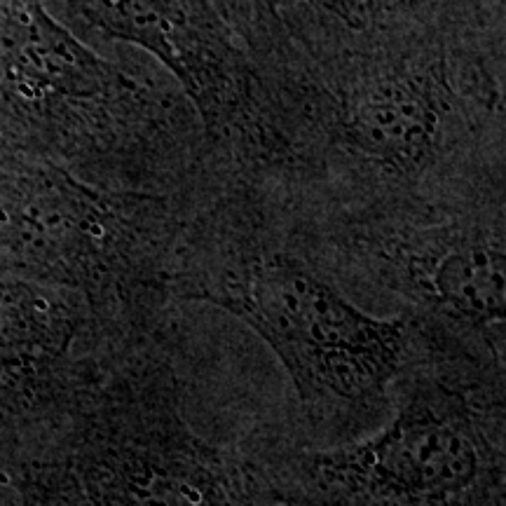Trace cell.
Masks as SVG:
<instances>
[{
    "label": "cell",
    "mask_w": 506,
    "mask_h": 506,
    "mask_svg": "<svg viewBox=\"0 0 506 506\" xmlns=\"http://www.w3.org/2000/svg\"><path fill=\"white\" fill-rule=\"evenodd\" d=\"M506 42L417 38L274 87L288 200L326 211L506 202Z\"/></svg>",
    "instance_id": "obj_1"
},
{
    "label": "cell",
    "mask_w": 506,
    "mask_h": 506,
    "mask_svg": "<svg viewBox=\"0 0 506 506\" xmlns=\"http://www.w3.org/2000/svg\"><path fill=\"white\" fill-rule=\"evenodd\" d=\"M0 125L103 188L200 200L228 176L157 61L87 50L35 0H0Z\"/></svg>",
    "instance_id": "obj_4"
},
{
    "label": "cell",
    "mask_w": 506,
    "mask_h": 506,
    "mask_svg": "<svg viewBox=\"0 0 506 506\" xmlns=\"http://www.w3.org/2000/svg\"><path fill=\"white\" fill-rule=\"evenodd\" d=\"M195 202L12 159L0 167V263L80 293L113 328L167 326L169 255Z\"/></svg>",
    "instance_id": "obj_5"
},
{
    "label": "cell",
    "mask_w": 506,
    "mask_h": 506,
    "mask_svg": "<svg viewBox=\"0 0 506 506\" xmlns=\"http://www.w3.org/2000/svg\"><path fill=\"white\" fill-rule=\"evenodd\" d=\"M174 303L239 319L279 358L303 438L340 443L391 412L415 330L410 309L373 314L316 260L272 183L232 174L195 202L167 265Z\"/></svg>",
    "instance_id": "obj_2"
},
{
    "label": "cell",
    "mask_w": 506,
    "mask_h": 506,
    "mask_svg": "<svg viewBox=\"0 0 506 506\" xmlns=\"http://www.w3.org/2000/svg\"><path fill=\"white\" fill-rule=\"evenodd\" d=\"M234 35L242 40L265 84L279 82L300 66L284 21L274 7V0H211Z\"/></svg>",
    "instance_id": "obj_10"
},
{
    "label": "cell",
    "mask_w": 506,
    "mask_h": 506,
    "mask_svg": "<svg viewBox=\"0 0 506 506\" xmlns=\"http://www.w3.org/2000/svg\"><path fill=\"white\" fill-rule=\"evenodd\" d=\"M303 63L417 38L506 42V0H274Z\"/></svg>",
    "instance_id": "obj_9"
},
{
    "label": "cell",
    "mask_w": 506,
    "mask_h": 506,
    "mask_svg": "<svg viewBox=\"0 0 506 506\" xmlns=\"http://www.w3.org/2000/svg\"><path fill=\"white\" fill-rule=\"evenodd\" d=\"M92 31L167 71L200 117L216 162L267 180L279 167L272 96L211 0H66Z\"/></svg>",
    "instance_id": "obj_8"
},
{
    "label": "cell",
    "mask_w": 506,
    "mask_h": 506,
    "mask_svg": "<svg viewBox=\"0 0 506 506\" xmlns=\"http://www.w3.org/2000/svg\"><path fill=\"white\" fill-rule=\"evenodd\" d=\"M174 324L110 337L56 429L105 506H251L242 455L192 429Z\"/></svg>",
    "instance_id": "obj_6"
},
{
    "label": "cell",
    "mask_w": 506,
    "mask_h": 506,
    "mask_svg": "<svg viewBox=\"0 0 506 506\" xmlns=\"http://www.w3.org/2000/svg\"><path fill=\"white\" fill-rule=\"evenodd\" d=\"M412 316L389 417L340 443L253 427L239 453L253 487L326 506H504L506 356Z\"/></svg>",
    "instance_id": "obj_3"
},
{
    "label": "cell",
    "mask_w": 506,
    "mask_h": 506,
    "mask_svg": "<svg viewBox=\"0 0 506 506\" xmlns=\"http://www.w3.org/2000/svg\"><path fill=\"white\" fill-rule=\"evenodd\" d=\"M277 192L305 246L347 291L387 295L464 342L506 356V202L326 211Z\"/></svg>",
    "instance_id": "obj_7"
}]
</instances>
